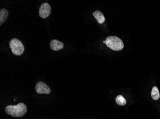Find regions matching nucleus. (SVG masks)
<instances>
[{"mask_svg":"<svg viewBox=\"0 0 160 119\" xmlns=\"http://www.w3.org/2000/svg\"><path fill=\"white\" fill-rule=\"evenodd\" d=\"M5 111L10 116L18 118L27 113V107L24 103H19L16 105H8L5 107Z\"/></svg>","mask_w":160,"mask_h":119,"instance_id":"obj_1","label":"nucleus"},{"mask_svg":"<svg viewBox=\"0 0 160 119\" xmlns=\"http://www.w3.org/2000/svg\"><path fill=\"white\" fill-rule=\"evenodd\" d=\"M105 41L106 45L113 51H119L124 48L122 40L116 36H109Z\"/></svg>","mask_w":160,"mask_h":119,"instance_id":"obj_2","label":"nucleus"},{"mask_svg":"<svg viewBox=\"0 0 160 119\" xmlns=\"http://www.w3.org/2000/svg\"><path fill=\"white\" fill-rule=\"evenodd\" d=\"M9 46L12 53L14 55H22L25 50L23 44L17 38H13L9 42Z\"/></svg>","mask_w":160,"mask_h":119,"instance_id":"obj_3","label":"nucleus"},{"mask_svg":"<svg viewBox=\"0 0 160 119\" xmlns=\"http://www.w3.org/2000/svg\"><path fill=\"white\" fill-rule=\"evenodd\" d=\"M51 13V7L47 2L41 4L39 8V16L41 18L45 19L48 17Z\"/></svg>","mask_w":160,"mask_h":119,"instance_id":"obj_4","label":"nucleus"},{"mask_svg":"<svg viewBox=\"0 0 160 119\" xmlns=\"http://www.w3.org/2000/svg\"><path fill=\"white\" fill-rule=\"evenodd\" d=\"M36 92L38 94H48L50 93V89L48 85L43 83L42 81H38L36 84Z\"/></svg>","mask_w":160,"mask_h":119,"instance_id":"obj_5","label":"nucleus"},{"mask_svg":"<svg viewBox=\"0 0 160 119\" xmlns=\"http://www.w3.org/2000/svg\"><path fill=\"white\" fill-rule=\"evenodd\" d=\"M50 48L53 51H58L62 49L64 44L62 42L57 40H52L50 43Z\"/></svg>","mask_w":160,"mask_h":119,"instance_id":"obj_6","label":"nucleus"},{"mask_svg":"<svg viewBox=\"0 0 160 119\" xmlns=\"http://www.w3.org/2000/svg\"><path fill=\"white\" fill-rule=\"evenodd\" d=\"M93 17L97 19L98 23L99 24H103L105 22V18L104 14L99 11H96L92 13Z\"/></svg>","mask_w":160,"mask_h":119,"instance_id":"obj_7","label":"nucleus"},{"mask_svg":"<svg viewBox=\"0 0 160 119\" xmlns=\"http://www.w3.org/2000/svg\"><path fill=\"white\" fill-rule=\"evenodd\" d=\"M8 11L5 9H2L0 10V25L5 22L8 16Z\"/></svg>","mask_w":160,"mask_h":119,"instance_id":"obj_8","label":"nucleus"},{"mask_svg":"<svg viewBox=\"0 0 160 119\" xmlns=\"http://www.w3.org/2000/svg\"><path fill=\"white\" fill-rule=\"evenodd\" d=\"M151 97L154 100H158L160 98V92L157 87L154 86L152 89L151 92Z\"/></svg>","mask_w":160,"mask_h":119,"instance_id":"obj_9","label":"nucleus"},{"mask_svg":"<svg viewBox=\"0 0 160 119\" xmlns=\"http://www.w3.org/2000/svg\"><path fill=\"white\" fill-rule=\"evenodd\" d=\"M116 102L118 105L120 106H124L126 105L127 102L126 99L123 97V96L119 95L117 96L116 98Z\"/></svg>","mask_w":160,"mask_h":119,"instance_id":"obj_10","label":"nucleus"},{"mask_svg":"<svg viewBox=\"0 0 160 119\" xmlns=\"http://www.w3.org/2000/svg\"><path fill=\"white\" fill-rule=\"evenodd\" d=\"M103 43H106V41H104V42H103Z\"/></svg>","mask_w":160,"mask_h":119,"instance_id":"obj_11","label":"nucleus"}]
</instances>
